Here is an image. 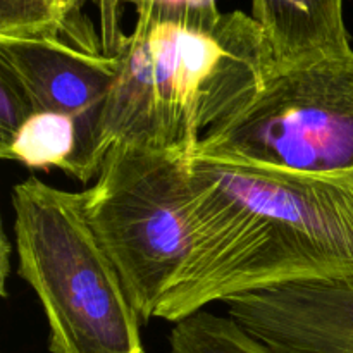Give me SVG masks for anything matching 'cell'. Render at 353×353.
Returning <instances> with one entry per match:
<instances>
[{
    "instance_id": "9",
    "label": "cell",
    "mask_w": 353,
    "mask_h": 353,
    "mask_svg": "<svg viewBox=\"0 0 353 353\" xmlns=\"http://www.w3.org/2000/svg\"><path fill=\"white\" fill-rule=\"evenodd\" d=\"M0 155L31 169H62L74 178L79 161L78 126L64 114L37 110L10 143L0 148Z\"/></svg>"
},
{
    "instance_id": "2",
    "label": "cell",
    "mask_w": 353,
    "mask_h": 353,
    "mask_svg": "<svg viewBox=\"0 0 353 353\" xmlns=\"http://www.w3.org/2000/svg\"><path fill=\"white\" fill-rule=\"evenodd\" d=\"M114 54L119 72L103 119L117 141L192 155L207 133L257 93L274 65L261 26L241 10H137Z\"/></svg>"
},
{
    "instance_id": "10",
    "label": "cell",
    "mask_w": 353,
    "mask_h": 353,
    "mask_svg": "<svg viewBox=\"0 0 353 353\" xmlns=\"http://www.w3.org/2000/svg\"><path fill=\"white\" fill-rule=\"evenodd\" d=\"M169 343L172 353H272L230 316L203 310L176 323Z\"/></svg>"
},
{
    "instance_id": "6",
    "label": "cell",
    "mask_w": 353,
    "mask_h": 353,
    "mask_svg": "<svg viewBox=\"0 0 353 353\" xmlns=\"http://www.w3.org/2000/svg\"><path fill=\"white\" fill-rule=\"evenodd\" d=\"M0 62L21 78L34 109L64 114L79 131L76 179L97 178L103 152V119L119 72L116 54L103 50L81 17L59 34L0 37Z\"/></svg>"
},
{
    "instance_id": "1",
    "label": "cell",
    "mask_w": 353,
    "mask_h": 353,
    "mask_svg": "<svg viewBox=\"0 0 353 353\" xmlns=\"http://www.w3.org/2000/svg\"><path fill=\"white\" fill-rule=\"evenodd\" d=\"M192 250L155 317L312 279L353 278V178H317L192 154Z\"/></svg>"
},
{
    "instance_id": "8",
    "label": "cell",
    "mask_w": 353,
    "mask_h": 353,
    "mask_svg": "<svg viewBox=\"0 0 353 353\" xmlns=\"http://www.w3.org/2000/svg\"><path fill=\"white\" fill-rule=\"evenodd\" d=\"M274 65L317 61L352 50L343 0H252Z\"/></svg>"
},
{
    "instance_id": "7",
    "label": "cell",
    "mask_w": 353,
    "mask_h": 353,
    "mask_svg": "<svg viewBox=\"0 0 353 353\" xmlns=\"http://www.w3.org/2000/svg\"><path fill=\"white\" fill-rule=\"evenodd\" d=\"M226 309L272 353H353V278L261 290L234 296Z\"/></svg>"
},
{
    "instance_id": "3",
    "label": "cell",
    "mask_w": 353,
    "mask_h": 353,
    "mask_svg": "<svg viewBox=\"0 0 353 353\" xmlns=\"http://www.w3.org/2000/svg\"><path fill=\"white\" fill-rule=\"evenodd\" d=\"M19 276L47 316L52 353H145L141 321L97 240L83 193L37 178L12 190Z\"/></svg>"
},
{
    "instance_id": "13",
    "label": "cell",
    "mask_w": 353,
    "mask_h": 353,
    "mask_svg": "<svg viewBox=\"0 0 353 353\" xmlns=\"http://www.w3.org/2000/svg\"><path fill=\"white\" fill-rule=\"evenodd\" d=\"M34 112L33 99L24 83L9 65L0 62V148L10 143Z\"/></svg>"
},
{
    "instance_id": "14",
    "label": "cell",
    "mask_w": 353,
    "mask_h": 353,
    "mask_svg": "<svg viewBox=\"0 0 353 353\" xmlns=\"http://www.w3.org/2000/svg\"><path fill=\"white\" fill-rule=\"evenodd\" d=\"M9 255H10V243L6 233H2V295H6V279L9 276Z\"/></svg>"
},
{
    "instance_id": "12",
    "label": "cell",
    "mask_w": 353,
    "mask_h": 353,
    "mask_svg": "<svg viewBox=\"0 0 353 353\" xmlns=\"http://www.w3.org/2000/svg\"><path fill=\"white\" fill-rule=\"evenodd\" d=\"M123 0H99L102 12V45L103 50L114 54L119 45L121 34L117 24V10ZM134 3L137 10L148 9L165 14H186V12H219L216 0H124Z\"/></svg>"
},
{
    "instance_id": "4",
    "label": "cell",
    "mask_w": 353,
    "mask_h": 353,
    "mask_svg": "<svg viewBox=\"0 0 353 353\" xmlns=\"http://www.w3.org/2000/svg\"><path fill=\"white\" fill-rule=\"evenodd\" d=\"M83 193L97 240L141 324L154 319L192 250L186 155L117 141Z\"/></svg>"
},
{
    "instance_id": "5",
    "label": "cell",
    "mask_w": 353,
    "mask_h": 353,
    "mask_svg": "<svg viewBox=\"0 0 353 353\" xmlns=\"http://www.w3.org/2000/svg\"><path fill=\"white\" fill-rule=\"evenodd\" d=\"M193 154L317 178H353V50L272 65Z\"/></svg>"
},
{
    "instance_id": "11",
    "label": "cell",
    "mask_w": 353,
    "mask_h": 353,
    "mask_svg": "<svg viewBox=\"0 0 353 353\" xmlns=\"http://www.w3.org/2000/svg\"><path fill=\"white\" fill-rule=\"evenodd\" d=\"M85 0H0V37L59 34L79 17Z\"/></svg>"
}]
</instances>
